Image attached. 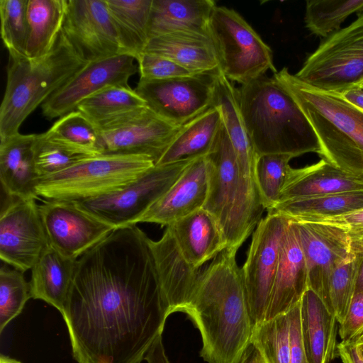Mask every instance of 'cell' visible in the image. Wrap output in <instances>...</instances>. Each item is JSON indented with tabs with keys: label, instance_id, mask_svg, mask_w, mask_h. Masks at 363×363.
Segmentation results:
<instances>
[{
	"label": "cell",
	"instance_id": "cell-32",
	"mask_svg": "<svg viewBox=\"0 0 363 363\" xmlns=\"http://www.w3.org/2000/svg\"><path fill=\"white\" fill-rule=\"evenodd\" d=\"M114 24L120 54L136 60L149 40L147 28L152 0H106Z\"/></svg>",
	"mask_w": 363,
	"mask_h": 363
},
{
	"label": "cell",
	"instance_id": "cell-30",
	"mask_svg": "<svg viewBox=\"0 0 363 363\" xmlns=\"http://www.w3.org/2000/svg\"><path fill=\"white\" fill-rule=\"evenodd\" d=\"M222 125L221 113L216 106H213L180 126L169 146L155 165L207 155Z\"/></svg>",
	"mask_w": 363,
	"mask_h": 363
},
{
	"label": "cell",
	"instance_id": "cell-6",
	"mask_svg": "<svg viewBox=\"0 0 363 363\" xmlns=\"http://www.w3.org/2000/svg\"><path fill=\"white\" fill-rule=\"evenodd\" d=\"M208 189L203 208L216 220L226 248L238 250L265 210L261 197L242 179L223 124L206 155Z\"/></svg>",
	"mask_w": 363,
	"mask_h": 363
},
{
	"label": "cell",
	"instance_id": "cell-7",
	"mask_svg": "<svg viewBox=\"0 0 363 363\" xmlns=\"http://www.w3.org/2000/svg\"><path fill=\"white\" fill-rule=\"evenodd\" d=\"M155 166L143 155H98L40 178L36 194L45 200L77 201L120 191Z\"/></svg>",
	"mask_w": 363,
	"mask_h": 363
},
{
	"label": "cell",
	"instance_id": "cell-34",
	"mask_svg": "<svg viewBox=\"0 0 363 363\" xmlns=\"http://www.w3.org/2000/svg\"><path fill=\"white\" fill-rule=\"evenodd\" d=\"M146 106L145 101L129 86H111L83 100L76 110L96 125Z\"/></svg>",
	"mask_w": 363,
	"mask_h": 363
},
{
	"label": "cell",
	"instance_id": "cell-44",
	"mask_svg": "<svg viewBox=\"0 0 363 363\" xmlns=\"http://www.w3.org/2000/svg\"><path fill=\"white\" fill-rule=\"evenodd\" d=\"M335 227L344 231L354 243L363 245V208L333 216H309L290 220Z\"/></svg>",
	"mask_w": 363,
	"mask_h": 363
},
{
	"label": "cell",
	"instance_id": "cell-48",
	"mask_svg": "<svg viewBox=\"0 0 363 363\" xmlns=\"http://www.w3.org/2000/svg\"><path fill=\"white\" fill-rule=\"evenodd\" d=\"M145 360L147 363H170L165 352L162 335L156 339L147 352Z\"/></svg>",
	"mask_w": 363,
	"mask_h": 363
},
{
	"label": "cell",
	"instance_id": "cell-52",
	"mask_svg": "<svg viewBox=\"0 0 363 363\" xmlns=\"http://www.w3.org/2000/svg\"><path fill=\"white\" fill-rule=\"evenodd\" d=\"M0 363H22L20 361L10 357L9 356L1 354L0 355Z\"/></svg>",
	"mask_w": 363,
	"mask_h": 363
},
{
	"label": "cell",
	"instance_id": "cell-54",
	"mask_svg": "<svg viewBox=\"0 0 363 363\" xmlns=\"http://www.w3.org/2000/svg\"><path fill=\"white\" fill-rule=\"evenodd\" d=\"M357 86H359L363 88V79L358 84Z\"/></svg>",
	"mask_w": 363,
	"mask_h": 363
},
{
	"label": "cell",
	"instance_id": "cell-38",
	"mask_svg": "<svg viewBox=\"0 0 363 363\" xmlns=\"http://www.w3.org/2000/svg\"><path fill=\"white\" fill-rule=\"evenodd\" d=\"M250 343L258 350L264 363H289L291 340L288 313L255 325Z\"/></svg>",
	"mask_w": 363,
	"mask_h": 363
},
{
	"label": "cell",
	"instance_id": "cell-37",
	"mask_svg": "<svg viewBox=\"0 0 363 363\" xmlns=\"http://www.w3.org/2000/svg\"><path fill=\"white\" fill-rule=\"evenodd\" d=\"M354 244V250L337 264L330 280V301L339 324L343 322L355 294L363 262V245Z\"/></svg>",
	"mask_w": 363,
	"mask_h": 363
},
{
	"label": "cell",
	"instance_id": "cell-46",
	"mask_svg": "<svg viewBox=\"0 0 363 363\" xmlns=\"http://www.w3.org/2000/svg\"><path fill=\"white\" fill-rule=\"evenodd\" d=\"M287 313L289 320L291 340L289 363H309L301 335L300 303L291 308Z\"/></svg>",
	"mask_w": 363,
	"mask_h": 363
},
{
	"label": "cell",
	"instance_id": "cell-8",
	"mask_svg": "<svg viewBox=\"0 0 363 363\" xmlns=\"http://www.w3.org/2000/svg\"><path fill=\"white\" fill-rule=\"evenodd\" d=\"M208 30L219 69L231 82L243 85L269 69L278 72L271 48L235 10L216 6Z\"/></svg>",
	"mask_w": 363,
	"mask_h": 363
},
{
	"label": "cell",
	"instance_id": "cell-4",
	"mask_svg": "<svg viewBox=\"0 0 363 363\" xmlns=\"http://www.w3.org/2000/svg\"><path fill=\"white\" fill-rule=\"evenodd\" d=\"M273 77L291 95L313 127L319 157L363 182V111L341 94L313 88L286 67Z\"/></svg>",
	"mask_w": 363,
	"mask_h": 363
},
{
	"label": "cell",
	"instance_id": "cell-2",
	"mask_svg": "<svg viewBox=\"0 0 363 363\" xmlns=\"http://www.w3.org/2000/svg\"><path fill=\"white\" fill-rule=\"evenodd\" d=\"M237 252L224 249L200 271L182 311L200 333L201 356L207 363H240L251 342L254 325Z\"/></svg>",
	"mask_w": 363,
	"mask_h": 363
},
{
	"label": "cell",
	"instance_id": "cell-10",
	"mask_svg": "<svg viewBox=\"0 0 363 363\" xmlns=\"http://www.w3.org/2000/svg\"><path fill=\"white\" fill-rule=\"evenodd\" d=\"M196 158L155 165L137 181L120 191L72 202L115 228L136 225L140 218L169 190Z\"/></svg>",
	"mask_w": 363,
	"mask_h": 363
},
{
	"label": "cell",
	"instance_id": "cell-50",
	"mask_svg": "<svg viewBox=\"0 0 363 363\" xmlns=\"http://www.w3.org/2000/svg\"><path fill=\"white\" fill-rule=\"evenodd\" d=\"M240 363H264L258 350L250 343Z\"/></svg>",
	"mask_w": 363,
	"mask_h": 363
},
{
	"label": "cell",
	"instance_id": "cell-35",
	"mask_svg": "<svg viewBox=\"0 0 363 363\" xmlns=\"http://www.w3.org/2000/svg\"><path fill=\"white\" fill-rule=\"evenodd\" d=\"M45 133L79 152L91 156L100 155L101 140L97 128L77 110L60 117Z\"/></svg>",
	"mask_w": 363,
	"mask_h": 363
},
{
	"label": "cell",
	"instance_id": "cell-16",
	"mask_svg": "<svg viewBox=\"0 0 363 363\" xmlns=\"http://www.w3.org/2000/svg\"><path fill=\"white\" fill-rule=\"evenodd\" d=\"M62 30L87 62L121 55L106 0H68Z\"/></svg>",
	"mask_w": 363,
	"mask_h": 363
},
{
	"label": "cell",
	"instance_id": "cell-9",
	"mask_svg": "<svg viewBox=\"0 0 363 363\" xmlns=\"http://www.w3.org/2000/svg\"><path fill=\"white\" fill-rule=\"evenodd\" d=\"M316 89L342 94L363 79V12L320 44L294 74Z\"/></svg>",
	"mask_w": 363,
	"mask_h": 363
},
{
	"label": "cell",
	"instance_id": "cell-53",
	"mask_svg": "<svg viewBox=\"0 0 363 363\" xmlns=\"http://www.w3.org/2000/svg\"><path fill=\"white\" fill-rule=\"evenodd\" d=\"M355 342V343L357 344V345L358 346L359 350H360V352L363 357V340L362 339H359V338H357L354 340Z\"/></svg>",
	"mask_w": 363,
	"mask_h": 363
},
{
	"label": "cell",
	"instance_id": "cell-45",
	"mask_svg": "<svg viewBox=\"0 0 363 363\" xmlns=\"http://www.w3.org/2000/svg\"><path fill=\"white\" fill-rule=\"evenodd\" d=\"M339 333L345 342L354 341L363 333V292L354 295L348 312L340 324Z\"/></svg>",
	"mask_w": 363,
	"mask_h": 363
},
{
	"label": "cell",
	"instance_id": "cell-19",
	"mask_svg": "<svg viewBox=\"0 0 363 363\" xmlns=\"http://www.w3.org/2000/svg\"><path fill=\"white\" fill-rule=\"evenodd\" d=\"M208 189L206 155L194 159L169 190L138 220L161 226L170 224L203 207Z\"/></svg>",
	"mask_w": 363,
	"mask_h": 363
},
{
	"label": "cell",
	"instance_id": "cell-33",
	"mask_svg": "<svg viewBox=\"0 0 363 363\" xmlns=\"http://www.w3.org/2000/svg\"><path fill=\"white\" fill-rule=\"evenodd\" d=\"M361 208H363V191L283 200L269 211L293 220L309 216L339 215Z\"/></svg>",
	"mask_w": 363,
	"mask_h": 363
},
{
	"label": "cell",
	"instance_id": "cell-18",
	"mask_svg": "<svg viewBox=\"0 0 363 363\" xmlns=\"http://www.w3.org/2000/svg\"><path fill=\"white\" fill-rule=\"evenodd\" d=\"M128 55L89 62L42 105L45 117H62L77 109L85 99L111 86H128V79L138 69Z\"/></svg>",
	"mask_w": 363,
	"mask_h": 363
},
{
	"label": "cell",
	"instance_id": "cell-49",
	"mask_svg": "<svg viewBox=\"0 0 363 363\" xmlns=\"http://www.w3.org/2000/svg\"><path fill=\"white\" fill-rule=\"evenodd\" d=\"M342 96L350 104L363 111V88L354 86L341 94Z\"/></svg>",
	"mask_w": 363,
	"mask_h": 363
},
{
	"label": "cell",
	"instance_id": "cell-31",
	"mask_svg": "<svg viewBox=\"0 0 363 363\" xmlns=\"http://www.w3.org/2000/svg\"><path fill=\"white\" fill-rule=\"evenodd\" d=\"M68 0H28L26 57L35 62L54 48L62 30Z\"/></svg>",
	"mask_w": 363,
	"mask_h": 363
},
{
	"label": "cell",
	"instance_id": "cell-14",
	"mask_svg": "<svg viewBox=\"0 0 363 363\" xmlns=\"http://www.w3.org/2000/svg\"><path fill=\"white\" fill-rule=\"evenodd\" d=\"M8 197L0 215V258L24 272L49 242L35 200Z\"/></svg>",
	"mask_w": 363,
	"mask_h": 363
},
{
	"label": "cell",
	"instance_id": "cell-40",
	"mask_svg": "<svg viewBox=\"0 0 363 363\" xmlns=\"http://www.w3.org/2000/svg\"><path fill=\"white\" fill-rule=\"evenodd\" d=\"M33 152L39 179L58 173L92 157L52 139L45 133L36 134Z\"/></svg>",
	"mask_w": 363,
	"mask_h": 363
},
{
	"label": "cell",
	"instance_id": "cell-12",
	"mask_svg": "<svg viewBox=\"0 0 363 363\" xmlns=\"http://www.w3.org/2000/svg\"><path fill=\"white\" fill-rule=\"evenodd\" d=\"M101 140L100 155H133L162 157L180 127L147 106L95 125Z\"/></svg>",
	"mask_w": 363,
	"mask_h": 363
},
{
	"label": "cell",
	"instance_id": "cell-3",
	"mask_svg": "<svg viewBox=\"0 0 363 363\" xmlns=\"http://www.w3.org/2000/svg\"><path fill=\"white\" fill-rule=\"evenodd\" d=\"M237 92L241 116L257 156L285 154L296 157L318 153V140L310 122L273 76H260L241 85Z\"/></svg>",
	"mask_w": 363,
	"mask_h": 363
},
{
	"label": "cell",
	"instance_id": "cell-28",
	"mask_svg": "<svg viewBox=\"0 0 363 363\" xmlns=\"http://www.w3.org/2000/svg\"><path fill=\"white\" fill-rule=\"evenodd\" d=\"M77 260L63 256L49 245L31 269V298L48 303L62 313L74 279Z\"/></svg>",
	"mask_w": 363,
	"mask_h": 363
},
{
	"label": "cell",
	"instance_id": "cell-43",
	"mask_svg": "<svg viewBox=\"0 0 363 363\" xmlns=\"http://www.w3.org/2000/svg\"><path fill=\"white\" fill-rule=\"evenodd\" d=\"M137 61L140 80H165L194 75L174 61L160 55L143 52Z\"/></svg>",
	"mask_w": 363,
	"mask_h": 363
},
{
	"label": "cell",
	"instance_id": "cell-39",
	"mask_svg": "<svg viewBox=\"0 0 363 363\" xmlns=\"http://www.w3.org/2000/svg\"><path fill=\"white\" fill-rule=\"evenodd\" d=\"M28 0H0L1 36L9 58L26 57Z\"/></svg>",
	"mask_w": 363,
	"mask_h": 363
},
{
	"label": "cell",
	"instance_id": "cell-55",
	"mask_svg": "<svg viewBox=\"0 0 363 363\" xmlns=\"http://www.w3.org/2000/svg\"><path fill=\"white\" fill-rule=\"evenodd\" d=\"M357 338L363 340V333H362Z\"/></svg>",
	"mask_w": 363,
	"mask_h": 363
},
{
	"label": "cell",
	"instance_id": "cell-15",
	"mask_svg": "<svg viewBox=\"0 0 363 363\" xmlns=\"http://www.w3.org/2000/svg\"><path fill=\"white\" fill-rule=\"evenodd\" d=\"M38 208L49 245L72 259L77 260L116 229L72 201L45 200Z\"/></svg>",
	"mask_w": 363,
	"mask_h": 363
},
{
	"label": "cell",
	"instance_id": "cell-25",
	"mask_svg": "<svg viewBox=\"0 0 363 363\" xmlns=\"http://www.w3.org/2000/svg\"><path fill=\"white\" fill-rule=\"evenodd\" d=\"M166 228L173 235L186 259L196 269L226 248L216 220L203 208Z\"/></svg>",
	"mask_w": 363,
	"mask_h": 363
},
{
	"label": "cell",
	"instance_id": "cell-17",
	"mask_svg": "<svg viewBox=\"0 0 363 363\" xmlns=\"http://www.w3.org/2000/svg\"><path fill=\"white\" fill-rule=\"evenodd\" d=\"M292 222L305 257L308 289L333 312L330 301L331 277L337 264L354 250V244L344 231L335 227Z\"/></svg>",
	"mask_w": 363,
	"mask_h": 363
},
{
	"label": "cell",
	"instance_id": "cell-27",
	"mask_svg": "<svg viewBox=\"0 0 363 363\" xmlns=\"http://www.w3.org/2000/svg\"><path fill=\"white\" fill-rule=\"evenodd\" d=\"M357 191H363V182L320 159L316 163L301 168H292L290 166L279 201L298 197Z\"/></svg>",
	"mask_w": 363,
	"mask_h": 363
},
{
	"label": "cell",
	"instance_id": "cell-22",
	"mask_svg": "<svg viewBox=\"0 0 363 363\" xmlns=\"http://www.w3.org/2000/svg\"><path fill=\"white\" fill-rule=\"evenodd\" d=\"M216 6L212 0H152L148 38L187 35L211 38L208 24Z\"/></svg>",
	"mask_w": 363,
	"mask_h": 363
},
{
	"label": "cell",
	"instance_id": "cell-26",
	"mask_svg": "<svg viewBox=\"0 0 363 363\" xmlns=\"http://www.w3.org/2000/svg\"><path fill=\"white\" fill-rule=\"evenodd\" d=\"M301 329L309 363H330L335 355L337 320L334 313L308 289L300 301Z\"/></svg>",
	"mask_w": 363,
	"mask_h": 363
},
{
	"label": "cell",
	"instance_id": "cell-1",
	"mask_svg": "<svg viewBox=\"0 0 363 363\" xmlns=\"http://www.w3.org/2000/svg\"><path fill=\"white\" fill-rule=\"evenodd\" d=\"M149 237L116 228L77 260L61 313L77 363H141L169 315Z\"/></svg>",
	"mask_w": 363,
	"mask_h": 363
},
{
	"label": "cell",
	"instance_id": "cell-47",
	"mask_svg": "<svg viewBox=\"0 0 363 363\" xmlns=\"http://www.w3.org/2000/svg\"><path fill=\"white\" fill-rule=\"evenodd\" d=\"M337 353L342 363H363V357L354 341L337 344Z\"/></svg>",
	"mask_w": 363,
	"mask_h": 363
},
{
	"label": "cell",
	"instance_id": "cell-51",
	"mask_svg": "<svg viewBox=\"0 0 363 363\" xmlns=\"http://www.w3.org/2000/svg\"><path fill=\"white\" fill-rule=\"evenodd\" d=\"M359 292H363V262L359 270L355 294Z\"/></svg>",
	"mask_w": 363,
	"mask_h": 363
},
{
	"label": "cell",
	"instance_id": "cell-11",
	"mask_svg": "<svg viewBox=\"0 0 363 363\" xmlns=\"http://www.w3.org/2000/svg\"><path fill=\"white\" fill-rule=\"evenodd\" d=\"M255 229L241 268L250 316L255 325L264 321L277 269L280 246L289 219L267 211Z\"/></svg>",
	"mask_w": 363,
	"mask_h": 363
},
{
	"label": "cell",
	"instance_id": "cell-20",
	"mask_svg": "<svg viewBox=\"0 0 363 363\" xmlns=\"http://www.w3.org/2000/svg\"><path fill=\"white\" fill-rule=\"evenodd\" d=\"M148 242L169 313L182 312L196 289L200 270L186 259L167 228L158 240L149 238Z\"/></svg>",
	"mask_w": 363,
	"mask_h": 363
},
{
	"label": "cell",
	"instance_id": "cell-42",
	"mask_svg": "<svg viewBox=\"0 0 363 363\" xmlns=\"http://www.w3.org/2000/svg\"><path fill=\"white\" fill-rule=\"evenodd\" d=\"M31 298L23 272L2 265L0 269V334L23 311Z\"/></svg>",
	"mask_w": 363,
	"mask_h": 363
},
{
	"label": "cell",
	"instance_id": "cell-24",
	"mask_svg": "<svg viewBox=\"0 0 363 363\" xmlns=\"http://www.w3.org/2000/svg\"><path fill=\"white\" fill-rule=\"evenodd\" d=\"M35 135L18 133L0 141V181L8 196L40 199L35 190L39 181L33 152Z\"/></svg>",
	"mask_w": 363,
	"mask_h": 363
},
{
	"label": "cell",
	"instance_id": "cell-36",
	"mask_svg": "<svg viewBox=\"0 0 363 363\" xmlns=\"http://www.w3.org/2000/svg\"><path fill=\"white\" fill-rule=\"evenodd\" d=\"M362 11L363 0H308L304 21L312 34L326 38L339 30L348 16Z\"/></svg>",
	"mask_w": 363,
	"mask_h": 363
},
{
	"label": "cell",
	"instance_id": "cell-23",
	"mask_svg": "<svg viewBox=\"0 0 363 363\" xmlns=\"http://www.w3.org/2000/svg\"><path fill=\"white\" fill-rule=\"evenodd\" d=\"M213 106H216L221 113L223 124L235 153L242 179L255 194L261 196L255 173L258 156L241 116L237 88L220 71L217 76Z\"/></svg>",
	"mask_w": 363,
	"mask_h": 363
},
{
	"label": "cell",
	"instance_id": "cell-29",
	"mask_svg": "<svg viewBox=\"0 0 363 363\" xmlns=\"http://www.w3.org/2000/svg\"><path fill=\"white\" fill-rule=\"evenodd\" d=\"M143 52L168 58L191 74L220 70L211 38L187 35H165L149 39Z\"/></svg>",
	"mask_w": 363,
	"mask_h": 363
},
{
	"label": "cell",
	"instance_id": "cell-5",
	"mask_svg": "<svg viewBox=\"0 0 363 363\" xmlns=\"http://www.w3.org/2000/svg\"><path fill=\"white\" fill-rule=\"evenodd\" d=\"M89 62L61 31L43 59L9 58L5 93L0 106V141L17 133L36 108L67 84Z\"/></svg>",
	"mask_w": 363,
	"mask_h": 363
},
{
	"label": "cell",
	"instance_id": "cell-41",
	"mask_svg": "<svg viewBox=\"0 0 363 363\" xmlns=\"http://www.w3.org/2000/svg\"><path fill=\"white\" fill-rule=\"evenodd\" d=\"M294 158L285 154L259 155L256 162V179L264 206L272 211L280 200L281 191Z\"/></svg>",
	"mask_w": 363,
	"mask_h": 363
},
{
	"label": "cell",
	"instance_id": "cell-13",
	"mask_svg": "<svg viewBox=\"0 0 363 363\" xmlns=\"http://www.w3.org/2000/svg\"><path fill=\"white\" fill-rule=\"evenodd\" d=\"M220 71L165 80L140 79L135 90L154 112L180 127L213 106Z\"/></svg>",
	"mask_w": 363,
	"mask_h": 363
},
{
	"label": "cell",
	"instance_id": "cell-21",
	"mask_svg": "<svg viewBox=\"0 0 363 363\" xmlns=\"http://www.w3.org/2000/svg\"><path fill=\"white\" fill-rule=\"evenodd\" d=\"M308 289L303 252L296 226L290 220L282 237L277 269L264 320L287 313L300 303Z\"/></svg>",
	"mask_w": 363,
	"mask_h": 363
}]
</instances>
